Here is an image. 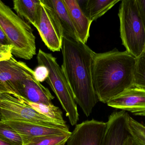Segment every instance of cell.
<instances>
[{"instance_id": "cell-29", "label": "cell", "mask_w": 145, "mask_h": 145, "mask_svg": "<svg viewBox=\"0 0 145 145\" xmlns=\"http://www.w3.org/2000/svg\"><path fill=\"white\" fill-rule=\"evenodd\" d=\"M2 93H1L0 92V101H1V96Z\"/></svg>"}, {"instance_id": "cell-19", "label": "cell", "mask_w": 145, "mask_h": 145, "mask_svg": "<svg viewBox=\"0 0 145 145\" xmlns=\"http://www.w3.org/2000/svg\"><path fill=\"white\" fill-rule=\"evenodd\" d=\"M126 124L130 136L140 145H145V126L126 115Z\"/></svg>"}, {"instance_id": "cell-9", "label": "cell", "mask_w": 145, "mask_h": 145, "mask_svg": "<svg viewBox=\"0 0 145 145\" xmlns=\"http://www.w3.org/2000/svg\"><path fill=\"white\" fill-rule=\"evenodd\" d=\"M106 123L94 119L76 125L67 145H101Z\"/></svg>"}, {"instance_id": "cell-3", "label": "cell", "mask_w": 145, "mask_h": 145, "mask_svg": "<svg viewBox=\"0 0 145 145\" xmlns=\"http://www.w3.org/2000/svg\"><path fill=\"white\" fill-rule=\"evenodd\" d=\"M0 26L12 46V55L29 60L36 54L35 37L30 25L1 1Z\"/></svg>"}, {"instance_id": "cell-17", "label": "cell", "mask_w": 145, "mask_h": 145, "mask_svg": "<svg viewBox=\"0 0 145 145\" xmlns=\"http://www.w3.org/2000/svg\"><path fill=\"white\" fill-rule=\"evenodd\" d=\"M120 0H88L84 6V13L93 22L105 14Z\"/></svg>"}, {"instance_id": "cell-21", "label": "cell", "mask_w": 145, "mask_h": 145, "mask_svg": "<svg viewBox=\"0 0 145 145\" xmlns=\"http://www.w3.org/2000/svg\"><path fill=\"white\" fill-rule=\"evenodd\" d=\"M0 138L13 145H24L21 136L3 121H0Z\"/></svg>"}, {"instance_id": "cell-8", "label": "cell", "mask_w": 145, "mask_h": 145, "mask_svg": "<svg viewBox=\"0 0 145 145\" xmlns=\"http://www.w3.org/2000/svg\"><path fill=\"white\" fill-rule=\"evenodd\" d=\"M35 76L34 70L13 56L0 62V92L17 94L23 81Z\"/></svg>"}, {"instance_id": "cell-4", "label": "cell", "mask_w": 145, "mask_h": 145, "mask_svg": "<svg viewBox=\"0 0 145 145\" xmlns=\"http://www.w3.org/2000/svg\"><path fill=\"white\" fill-rule=\"evenodd\" d=\"M39 65L44 66L48 70L46 80L60 102L70 123L74 126L79 120L77 106L72 90L65 77L62 67L58 64L57 58L52 54L39 49L37 55Z\"/></svg>"}, {"instance_id": "cell-20", "label": "cell", "mask_w": 145, "mask_h": 145, "mask_svg": "<svg viewBox=\"0 0 145 145\" xmlns=\"http://www.w3.org/2000/svg\"><path fill=\"white\" fill-rule=\"evenodd\" d=\"M71 134L37 137L30 140L24 145H65Z\"/></svg>"}, {"instance_id": "cell-24", "label": "cell", "mask_w": 145, "mask_h": 145, "mask_svg": "<svg viewBox=\"0 0 145 145\" xmlns=\"http://www.w3.org/2000/svg\"><path fill=\"white\" fill-rule=\"evenodd\" d=\"M12 46L11 45L0 47V62L8 59L12 56Z\"/></svg>"}, {"instance_id": "cell-2", "label": "cell", "mask_w": 145, "mask_h": 145, "mask_svg": "<svg viewBox=\"0 0 145 145\" xmlns=\"http://www.w3.org/2000/svg\"><path fill=\"white\" fill-rule=\"evenodd\" d=\"M136 58L116 49L95 53L92 65L93 85L98 101L107 102L133 85Z\"/></svg>"}, {"instance_id": "cell-22", "label": "cell", "mask_w": 145, "mask_h": 145, "mask_svg": "<svg viewBox=\"0 0 145 145\" xmlns=\"http://www.w3.org/2000/svg\"><path fill=\"white\" fill-rule=\"evenodd\" d=\"M133 87L145 89V52L136 58Z\"/></svg>"}, {"instance_id": "cell-7", "label": "cell", "mask_w": 145, "mask_h": 145, "mask_svg": "<svg viewBox=\"0 0 145 145\" xmlns=\"http://www.w3.org/2000/svg\"><path fill=\"white\" fill-rule=\"evenodd\" d=\"M35 27L48 49L53 52L61 50L63 32L53 9L46 0H40Z\"/></svg>"}, {"instance_id": "cell-10", "label": "cell", "mask_w": 145, "mask_h": 145, "mask_svg": "<svg viewBox=\"0 0 145 145\" xmlns=\"http://www.w3.org/2000/svg\"><path fill=\"white\" fill-rule=\"evenodd\" d=\"M110 107L145 116V89L133 87L109 100Z\"/></svg>"}, {"instance_id": "cell-30", "label": "cell", "mask_w": 145, "mask_h": 145, "mask_svg": "<svg viewBox=\"0 0 145 145\" xmlns=\"http://www.w3.org/2000/svg\"></svg>"}, {"instance_id": "cell-27", "label": "cell", "mask_w": 145, "mask_h": 145, "mask_svg": "<svg viewBox=\"0 0 145 145\" xmlns=\"http://www.w3.org/2000/svg\"><path fill=\"white\" fill-rule=\"evenodd\" d=\"M123 145H140L131 136L128 137L123 143Z\"/></svg>"}, {"instance_id": "cell-11", "label": "cell", "mask_w": 145, "mask_h": 145, "mask_svg": "<svg viewBox=\"0 0 145 145\" xmlns=\"http://www.w3.org/2000/svg\"><path fill=\"white\" fill-rule=\"evenodd\" d=\"M127 112H115L109 117L101 145H123L130 136L126 124Z\"/></svg>"}, {"instance_id": "cell-28", "label": "cell", "mask_w": 145, "mask_h": 145, "mask_svg": "<svg viewBox=\"0 0 145 145\" xmlns=\"http://www.w3.org/2000/svg\"><path fill=\"white\" fill-rule=\"evenodd\" d=\"M0 145H13L0 138Z\"/></svg>"}, {"instance_id": "cell-23", "label": "cell", "mask_w": 145, "mask_h": 145, "mask_svg": "<svg viewBox=\"0 0 145 145\" xmlns=\"http://www.w3.org/2000/svg\"><path fill=\"white\" fill-rule=\"evenodd\" d=\"M34 72L35 78L40 83L46 81L48 76V70L44 66H38Z\"/></svg>"}, {"instance_id": "cell-12", "label": "cell", "mask_w": 145, "mask_h": 145, "mask_svg": "<svg viewBox=\"0 0 145 145\" xmlns=\"http://www.w3.org/2000/svg\"><path fill=\"white\" fill-rule=\"evenodd\" d=\"M17 95L31 103L49 105L53 104L54 97L47 88L37 81L35 76L23 81Z\"/></svg>"}, {"instance_id": "cell-6", "label": "cell", "mask_w": 145, "mask_h": 145, "mask_svg": "<svg viewBox=\"0 0 145 145\" xmlns=\"http://www.w3.org/2000/svg\"><path fill=\"white\" fill-rule=\"evenodd\" d=\"M0 121L24 122L70 131L68 125H63L39 113L31 107L25 100L11 93H2Z\"/></svg>"}, {"instance_id": "cell-16", "label": "cell", "mask_w": 145, "mask_h": 145, "mask_svg": "<svg viewBox=\"0 0 145 145\" xmlns=\"http://www.w3.org/2000/svg\"><path fill=\"white\" fill-rule=\"evenodd\" d=\"M13 9L16 14L35 26L38 17L40 0H14Z\"/></svg>"}, {"instance_id": "cell-5", "label": "cell", "mask_w": 145, "mask_h": 145, "mask_svg": "<svg viewBox=\"0 0 145 145\" xmlns=\"http://www.w3.org/2000/svg\"><path fill=\"white\" fill-rule=\"evenodd\" d=\"M120 36L126 51L137 58L145 47V27L135 0L122 1L119 7Z\"/></svg>"}, {"instance_id": "cell-26", "label": "cell", "mask_w": 145, "mask_h": 145, "mask_svg": "<svg viewBox=\"0 0 145 145\" xmlns=\"http://www.w3.org/2000/svg\"><path fill=\"white\" fill-rule=\"evenodd\" d=\"M11 45L7 36L0 26V47Z\"/></svg>"}, {"instance_id": "cell-18", "label": "cell", "mask_w": 145, "mask_h": 145, "mask_svg": "<svg viewBox=\"0 0 145 145\" xmlns=\"http://www.w3.org/2000/svg\"><path fill=\"white\" fill-rule=\"evenodd\" d=\"M28 104L36 111L49 118L57 121L63 125H67L63 117V113L60 108L52 105L43 104L31 103L26 100Z\"/></svg>"}, {"instance_id": "cell-14", "label": "cell", "mask_w": 145, "mask_h": 145, "mask_svg": "<svg viewBox=\"0 0 145 145\" xmlns=\"http://www.w3.org/2000/svg\"><path fill=\"white\" fill-rule=\"evenodd\" d=\"M68 10L79 40L86 44L92 21L87 17L76 0H63Z\"/></svg>"}, {"instance_id": "cell-13", "label": "cell", "mask_w": 145, "mask_h": 145, "mask_svg": "<svg viewBox=\"0 0 145 145\" xmlns=\"http://www.w3.org/2000/svg\"><path fill=\"white\" fill-rule=\"evenodd\" d=\"M21 136L24 145L30 140L42 136L61 135L71 133L70 131L55 128L48 127L33 123L16 121H3Z\"/></svg>"}, {"instance_id": "cell-15", "label": "cell", "mask_w": 145, "mask_h": 145, "mask_svg": "<svg viewBox=\"0 0 145 145\" xmlns=\"http://www.w3.org/2000/svg\"><path fill=\"white\" fill-rule=\"evenodd\" d=\"M52 8L63 32L64 37L80 41L63 0H46Z\"/></svg>"}, {"instance_id": "cell-25", "label": "cell", "mask_w": 145, "mask_h": 145, "mask_svg": "<svg viewBox=\"0 0 145 145\" xmlns=\"http://www.w3.org/2000/svg\"><path fill=\"white\" fill-rule=\"evenodd\" d=\"M140 15L145 27V0H135Z\"/></svg>"}, {"instance_id": "cell-1", "label": "cell", "mask_w": 145, "mask_h": 145, "mask_svg": "<svg viewBox=\"0 0 145 145\" xmlns=\"http://www.w3.org/2000/svg\"><path fill=\"white\" fill-rule=\"evenodd\" d=\"M62 70L76 103L89 117L98 101L92 78L95 52L80 41L63 37L61 47Z\"/></svg>"}]
</instances>
